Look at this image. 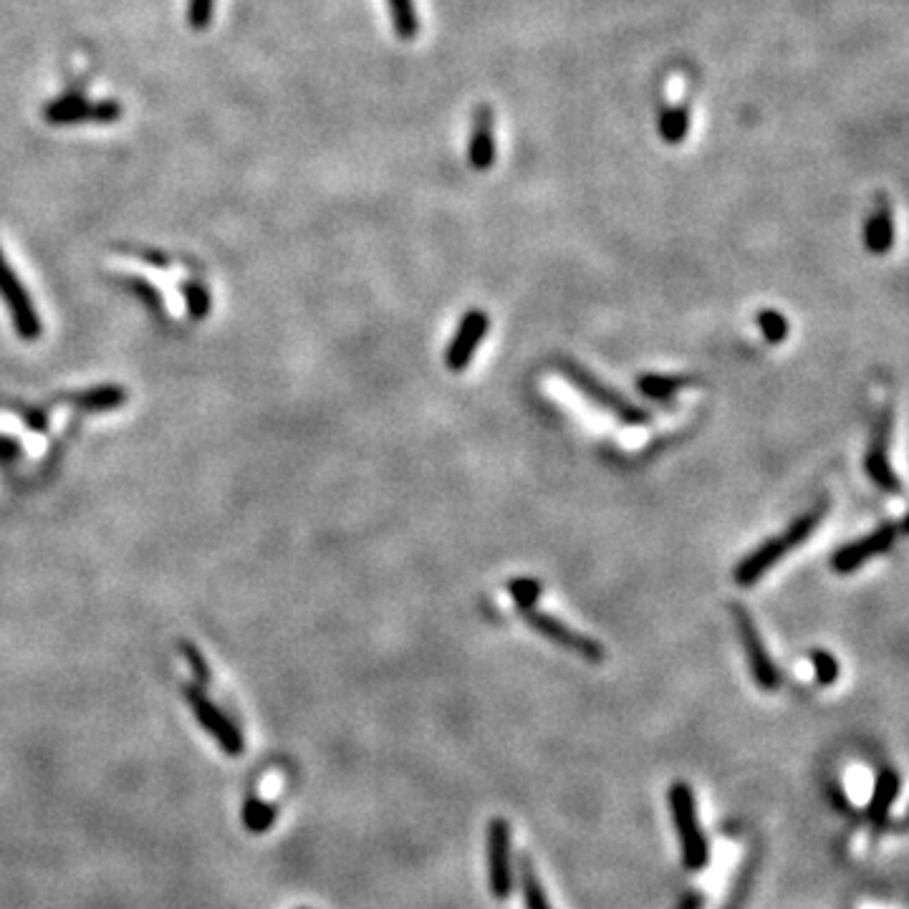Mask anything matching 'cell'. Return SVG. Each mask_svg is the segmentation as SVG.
<instances>
[{
    "label": "cell",
    "mask_w": 909,
    "mask_h": 909,
    "mask_svg": "<svg viewBox=\"0 0 909 909\" xmlns=\"http://www.w3.org/2000/svg\"><path fill=\"white\" fill-rule=\"evenodd\" d=\"M899 533H902V523H881L867 536L852 541L836 550L832 556V566L836 574H854L874 556L887 554V550L897 544Z\"/></svg>",
    "instance_id": "obj_7"
},
{
    "label": "cell",
    "mask_w": 909,
    "mask_h": 909,
    "mask_svg": "<svg viewBox=\"0 0 909 909\" xmlns=\"http://www.w3.org/2000/svg\"><path fill=\"white\" fill-rule=\"evenodd\" d=\"M470 164L473 170L485 172L493 168L495 162V132H493V111L491 109H480L473 125V135H470Z\"/></svg>",
    "instance_id": "obj_13"
},
{
    "label": "cell",
    "mask_w": 909,
    "mask_h": 909,
    "mask_svg": "<svg viewBox=\"0 0 909 909\" xmlns=\"http://www.w3.org/2000/svg\"><path fill=\"white\" fill-rule=\"evenodd\" d=\"M521 891H523V905H526V909H554L526 854L521 856Z\"/></svg>",
    "instance_id": "obj_18"
},
{
    "label": "cell",
    "mask_w": 909,
    "mask_h": 909,
    "mask_svg": "<svg viewBox=\"0 0 909 909\" xmlns=\"http://www.w3.org/2000/svg\"><path fill=\"white\" fill-rule=\"evenodd\" d=\"M889 430H891V409H887L885 417H881V423L877 427V432L871 437V445H869V452H867V460H864V466H867V473L869 478L877 483L881 491L887 493H895L899 495L905 491L902 488V480L895 475V470L889 466Z\"/></svg>",
    "instance_id": "obj_10"
},
{
    "label": "cell",
    "mask_w": 909,
    "mask_h": 909,
    "mask_svg": "<svg viewBox=\"0 0 909 909\" xmlns=\"http://www.w3.org/2000/svg\"><path fill=\"white\" fill-rule=\"evenodd\" d=\"M513 842L511 824L505 819H493L488 826V887L498 902H505L513 895Z\"/></svg>",
    "instance_id": "obj_6"
},
{
    "label": "cell",
    "mask_w": 909,
    "mask_h": 909,
    "mask_svg": "<svg viewBox=\"0 0 909 909\" xmlns=\"http://www.w3.org/2000/svg\"><path fill=\"white\" fill-rule=\"evenodd\" d=\"M213 8H215V0H190L188 21L192 29L205 31L210 21H213Z\"/></svg>",
    "instance_id": "obj_24"
},
{
    "label": "cell",
    "mask_w": 909,
    "mask_h": 909,
    "mask_svg": "<svg viewBox=\"0 0 909 909\" xmlns=\"http://www.w3.org/2000/svg\"><path fill=\"white\" fill-rule=\"evenodd\" d=\"M732 617H736L742 650H746V657L750 664V672H753L756 685L763 689V693H776V689L781 687V672H778L773 657L768 654L763 637H760L753 617H750V611L742 605L732 607Z\"/></svg>",
    "instance_id": "obj_5"
},
{
    "label": "cell",
    "mask_w": 909,
    "mask_h": 909,
    "mask_svg": "<svg viewBox=\"0 0 909 909\" xmlns=\"http://www.w3.org/2000/svg\"><path fill=\"white\" fill-rule=\"evenodd\" d=\"M488 329H491V319H488L485 311L473 309L460 319V327L454 331L448 352H445V364H448L450 372L468 370L478 352V344L488 334Z\"/></svg>",
    "instance_id": "obj_8"
},
{
    "label": "cell",
    "mask_w": 909,
    "mask_h": 909,
    "mask_svg": "<svg viewBox=\"0 0 909 909\" xmlns=\"http://www.w3.org/2000/svg\"><path fill=\"white\" fill-rule=\"evenodd\" d=\"M670 811L672 821H675V832L680 838L682 864L687 871H703L710 864V842L701 826V816H697V801L693 785L685 781H677L670 789Z\"/></svg>",
    "instance_id": "obj_2"
},
{
    "label": "cell",
    "mask_w": 909,
    "mask_h": 909,
    "mask_svg": "<svg viewBox=\"0 0 909 909\" xmlns=\"http://www.w3.org/2000/svg\"><path fill=\"white\" fill-rule=\"evenodd\" d=\"M828 513V501H821L816 503L814 509L806 511L803 515H799L789 528H785L781 536H773L768 538L766 544H760L753 554H748L742 562L736 566V581L740 587H753V584L760 579V576H766L771 568L781 562L783 556H789L793 548H799L803 541H809L811 533H814L821 521H824V515Z\"/></svg>",
    "instance_id": "obj_1"
},
{
    "label": "cell",
    "mask_w": 909,
    "mask_h": 909,
    "mask_svg": "<svg viewBox=\"0 0 909 909\" xmlns=\"http://www.w3.org/2000/svg\"><path fill=\"white\" fill-rule=\"evenodd\" d=\"M387 3H389V13H392V25H395L397 36L402 41H413L419 33L415 0H387Z\"/></svg>",
    "instance_id": "obj_19"
},
{
    "label": "cell",
    "mask_w": 909,
    "mask_h": 909,
    "mask_svg": "<svg viewBox=\"0 0 909 909\" xmlns=\"http://www.w3.org/2000/svg\"><path fill=\"white\" fill-rule=\"evenodd\" d=\"M121 109L117 101H101L92 104L82 99V96H64L54 104H49L43 109V117H46L49 125H74V121H101V125H109V121H117L121 117Z\"/></svg>",
    "instance_id": "obj_9"
},
{
    "label": "cell",
    "mask_w": 909,
    "mask_h": 909,
    "mask_svg": "<svg viewBox=\"0 0 909 909\" xmlns=\"http://www.w3.org/2000/svg\"><path fill=\"white\" fill-rule=\"evenodd\" d=\"M811 662H814V670H816V680L821 685H834L838 680V662L834 654H828L824 650H814L811 652Z\"/></svg>",
    "instance_id": "obj_23"
},
{
    "label": "cell",
    "mask_w": 909,
    "mask_h": 909,
    "mask_svg": "<svg viewBox=\"0 0 909 909\" xmlns=\"http://www.w3.org/2000/svg\"><path fill=\"white\" fill-rule=\"evenodd\" d=\"M689 132V107L687 104H677V107H667L660 117V137L667 145H680Z\"/></svg>",
    "instance_id": "obj_17"
},
{
    "label": "cell",
    "mask_w": 909,
    "mask_h": 909,
    "mask_svg": "<svg viewBox=\"0 0 909 909\" xmlns=\"http://www.w3.org/2000/svg\"><path fill=\"white\" fill-rule=\"evenodd\" d=\"M188 701L192 705V713L197 715V720L203 723V728L210 732V736L221 742V748L225 750V753L227 756H240L243 753V738H240V732L233 728V723L227 720L221 710H215V707L210 705L203 695L188 693Z\"/></svg>",
    "instance_id": "obj_12"
},
{
    "label": "cell",
    "mask_w": 909,
    "mask_h": 909,
    "mask_svg": "<svg viewBox=\"0 0 909 909\" xmlns=\"http://www.w3.org/2000/svg\"><path fill=\"white\" fill-rule=\"evenodd\" d=\"M899 785H902V781H899V773L891 771V768H885V771L877 776L871 799H869V809H867V814L874 824L881 826L887 821L891 803H895V799L899 795Z\"/></svg>",
    "instance_id": "obj_14"
},
{
    "label": "cell",
    "mask_w": 909,
    "mask_h": 909,
    "mask_svg": "<svg viewBox=\"0 0 909 909\" xmlns=\"http://www.w3.org/2000/svg\"><path fill=\"white\" fill-rule=\"evenodd\" d=\"M509 591L515 599V609H528L536 607V601L541 597V584L536 579H513L509 584Z\"/></svg>",
    "instance_id": "obj_22"
},
{
    "label": "cell",
    "mask_w": 909,
    "mask_h": 909,
    "mask_svg": "<svg viewBox=\"0 0 909 909\" xmlns=\"http://www.w3.org/2000/svg\"><path fill=\"white\" fill-rule=\"evenodd\" d=\"M556 370L562 372L564 377L581 392V395H587L591 402H597L601 409H607L609 415H614L619 423H624L629 427H640L652 419V415L646 413V409L634 405V402H629L622 392L609 387L607 382H601L597 374H591L587 366H581L579 362L562 360L556 364Z\"/></svg>",
    "instance_id": "obj_3"
},
{
    "label": "cell",
    "mask_w": 909,
    "mask_h": 909,
    "mask_svg": "<svg viewBox=\"0 0 909 909\" xmlns=\"http://www.w3.org/2000/svg\"><path fill=\"white\" fill-rule=\"evenodd\" d=\"M891 243H895V223H891V210L881 203L877 213L864 225V246L874 256H885V253H889Z\"/></svg>",
    "instance_id": "obj_15"
},
{
    "label": "cell",
    "mask_w": 909,
    "mask_h": 909,
    "mask_svg": "<svg viewBox=\"0 0 909 909\" xmlns=\"http://www.w3.org/2000/svg\"><path fill=\"white\" fill-rule=\"evenodd\" d=\"M518 614L526 619V624L533 629V632L546 637L548 642H554L562 646V650H568L574 654H579V657L589 660V662H605L607 660V650L605 644L593 640L589 634H581L576 632V629L568 627L562 619H556L554 614H546V611H538L536 607H528V609H518Z\"/></svg>",
    "instance_id": "obj_4"
},
{
    "label": "cell",
    "mask_w": 909,
    "mask_h": 909,
    "mask_svg": "<svg viewBox=\"0 0 909 909\" xmlns=\"http://www.w3.org/2000/svg\"><path fill=\"white\" fill-rule=\"evenodd\" d=\"M243 821H246L250 834H266L276 821L274 803L258 799V795H250L246 801V809H243Z\"/></svg>",
    "instance_id": "obj_20"
},
{
    "label": "cell",
    "mask_w": 909,
    "mask_h": 909,
    "mask_svg": "<svg viewBox=\"0 0 909 909\" xmlns=\"http://www.w3.org/2000/svg\"><path fill=\"white\" fill-rule=\"evenodd\" d=\"M758 327L768 344H781V341L789 336V321H785L783 313H778L773 309L758 313Z\"/></svg>",
    "instance_id": "obj_21"
},
{
    "label": "cell",
    "mask_w": 909,
    "mask_h": 909,
    "mask_svg": "<svg viewBox=\"0 0 909 909\" xmlns=\"http://www.w3.org/2000/svg\"><path fill=\"white\" fill-rule=\"evenodd\" d=\"M693 382L695 379L677 377V374H642V377L637 379V389L654 402H667L675 397V392L689 387Z\"/></svg>",
    "instance_id": "obj_16"
},
{
    "label": "cell",
    "mask_w": 909,
    "mask_h": 909,
    "mask_svg": "<svg viewBox=\"0 0 909 909\" xmlns=\"http://www.w3.org/2000/svg\"><path fill=\"white\" fill-rule=\"evenodd\" d=\"M0 293H3V299L8 301V309H11L13 319H15V327H19L21 334L25 339L39 336L36 313H33L29 296H25L23 286L19 284V278L13 276V270H11V266H8L3 253H0Z\"/></svg>",
    "instance_id": "obj_11"
}]
</instances>
